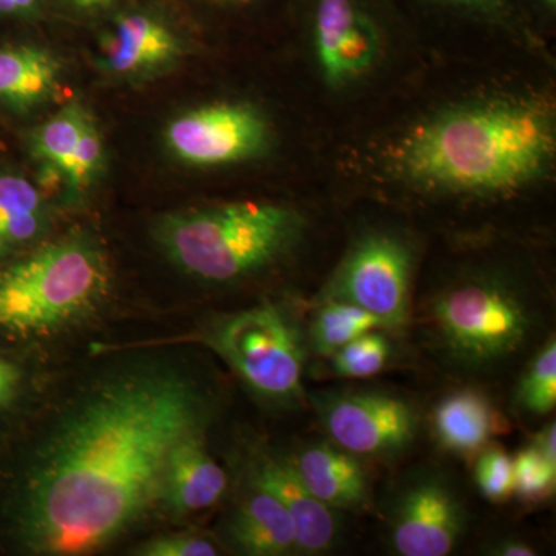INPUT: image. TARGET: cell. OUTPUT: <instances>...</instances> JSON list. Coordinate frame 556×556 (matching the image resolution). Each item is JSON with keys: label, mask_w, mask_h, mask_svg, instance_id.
Wrapping results in <instances>:
<instances>
[{"label": "cell", "mask_w": 556, "mask_h": 556, "mask_svg": "<svg viewBox=\"0 0 556 556\" xmlns=\"http://www.w3.org/2000/svg\"><path fill=\"white\" fill-rule=\"evenodd\" d=\"M109 285L108 260L89 237L47 244L0 273V328L53 331L97 308Z\"/></svg>", "instance_id": "cell-5"}, {"label": "cell", "mask_w": 556, "mask_h": 556, "mask_svg": "<svg viewBox=\"0 0 556 556\" xmlns=\"http://www.w3.org/2000/svg\"><path fill=\"white\" fill-rule=\"evenodd\" d=\"M515 405L526 415L546 416L556 405V342L551 338L527 365L515 391Z\"/></svg>", "instance_id": "cell-22"}, {"label": "cell", "mask_w": 556, "mask_h": 556, "mask_svg": "<svg viewBox=\"0 0 556 556\" xmlns=\"http://www.w3.org/2000/svg\"><path fill=\"white\" fill-rule=\"evenodd\" d=\"M388 329L379 317L353 303L324 300L309 327V345L318 356L329 357L365 332Z\"/></svg>", "instance_id": "cell-21"}, {"label": "cell", "mask_w": 556, "mask_h": 556, "mask_svg": "<svg viewBox=\"0 0 556 556\" xmlns=\"http://www.w3.org/2000/svg\"><path fill=\"white\" fill-rule=\"evenodd\" d=\"M430 324L444 356L471 372H489L525 350L536 329L526 292L500 274H471L442 289Z\"/></svg>", "instance_id": "cell-4"}, {"label": "cell", "mask_w": 556, "mask_h": 556, "mask_svg": "<svg viewBox=\"0 0 556 556\" xmlns=\"http://www.w3.org/2000/svg\"><path fill=\"white\" fill-rule=\"evenodd\" d=\"M311 402L331 442L357 457L402 455L419 431L413 404L387 391H321Z\"/></svg>", "instance_id": "cell-10"}, {"label": "cell", "mask_w": 556, "mask_h": 556, "mask_svg": "<svg viewBox=\"0 0 556 556\" xmlns=\"http://www.w3.org/2000/svg\"><path fill=\"white\" fill-rule=\"evenodd\" d=\"M251 481L273 493L287 508L294 522L299 554H328L336 547L340 536L338 511L306 489L291 457L260 455L252 467Z\"/></svg>", "instance_id": "cell-13"}, {"label": "cell", "mask_w": 556, "mask_h": 556, "mask_svg": "<svg viewBox=\"0 0 556 556\" xmlns=\"http://www.w3.org/2000/svg\"><path fill=\"white\" fill-rule=\"evenodd\" d=\"M49 223V204L38 186L20 174H0V255L38 239Z\"/></svg>", "instance_id": "cell-19"}, {"label": "cell", "mask_w": 556, "mask_h": 556, "mask_svg": "<svg viewBox=\"0 0 556 556\" xmlns=\"http://www.w3.org/2000/svg\"><path fill=\"white\" fill-rule=\"evenodd\" d=\"M49 17V0H0V22L38 24Z\"/></svg>", "instance_id": "cell-29"}, {"label": "cell", "mask_w": 556, "mask_h": 556, "mask_svg": "<svg viewBox=\"0 0 556 556\" xmlns=\"http://www.w3.org/2000/svg\"><path fill=\"white\" fill-rule=\"evenodd\" d=\"M478 455L475 479L479 490L486 500L504 503L514 495V459L500 447L482 448Z\"/></svg>", "instance_id": "cell-26"}, {"label": "cell", "mask_w": 556, "mask_h": 556, "mask_svg": "<svg viewBox=\"0 0 556 556\" xmlns=\"http://www.w3.org/2000/svg\"><path fill=\"white\" fill-rule=\"evenodd\" d=\"M199 383L174 368L137 367L105 379L53 431L28 482L24 526L35 551L89 554L159 497L167 456L206 428Z\"/></svg>", "instance_id": "cell-1"}, {"label": "cell", "mask_w": 556, "mask_h": 556, "mask_svg": "<svg viewBox=\"0 0 556 556\" xmlns=\"http://www.w3.org/2000/svg\"><path fill=\"white\" fill-rule=\"evenodd\" d=\"M397 2V0H394ZM424 16L482 30L503 33L511 38L532 39V27L521 16L514 0H404Z\"/></svg>", "instance_id": "cell-20"}, {"label": "cell", "mask_w": 556, "mask_h": 556, "mask_svg": "<svg viewBox=\"0 0 556 556\" xmlns=\"http://www.w3.org/2000/svg\"><path fill=\"white\" fill-rule=\"evenodd\" d=\"M28 144L43 174L56 177L70 197L93 188L104 172V138L93 113L80 101L67 102L39 124Z\"/></svg>", "instance_id": "cell-11"}, {"label": "cell", "mask_w": 556, "mask_h": 556, "mask_svg": "<svg viewBox=\"0 0 556 556\" xmlns=\"http://www.w3.org/2000/svg\"><path fill=\"white\" fill-rule=\"evenodd\" d=\"M306 219L291 206L263 201L223 204L166 215L155 237L189 276L214 283L241 280L298 247Z\"/></svg>", "instance_id": "cell-3"}, {"label": "cell", "mask_w": 556, "mask_h": 556, "mask_svg": "<svg viewBox=\"0 0 556 556\" xmlns=\"http://www.w3.org/2000/svg\"><path fill=\"white\" fill-rule=\"evenodd\" d=\"M138 555L142 556H214L218 555L217 544L201 535L193 533H178V535H164L150 540L138 547Z\"/></svg>", "instance_id": "cell-27"}, {"label": "cell", "mask_w": 556, "mask_h": 556, "mask_svg": "<svg viewBox=\"0 0 556 556\" xmlns=\"http://www.w3.org/2000/svg\"><path fill=\"white\" fill-rule=\"evenodd\" d=\"M466 527V511L447 482L417 478L404 486L390 519V543L402 556L452 554Z\"/></svg>", "instance_id": "cell-12"}, {"label": "cell", "mask_w": 556, "mask_h": 556, "mask_svg": "<svg viewBox=\"0 0 556 556\" xmlns=\"http://www.w3.org/2000/svg\"><path fill=\"white\" fill-rule=\"evenodd\" d=\"M207 342L258 396L280 404L302 399L305 339L278 306L265 303L226 317Z\"/></svg>", "instance_id": "cell-7"}, {"label": "cell", "mask_w": 556, "mask_h": 556, "mask_svg": "<svg viewBox=\"0 0 556 556\" xmlns=\"http://www.w3.org/2000/svg\"><path fill=\"white\" fill-rule=\"evenodd\" d=\"M306 489L336 511L365 510L371 503V484L361 457L334 442H314L291 457Z\"/></svg>", "instance_id": "cell-14"}, {"label": "cell", "mask_w": 556, "mask_h": 556, "mask_svg": "<svg viewBox=\"0 0 556 556\" xmlns=\"http://www.w3.org/2000/svg\"><path fill=\"white\" fill-rule=\"evenodd\" d=\"M200 27L206 21H255L285 7L291 11L294 0H177Z\"/></svg>", "instance_id": "cell-25"}, {"label": "cell", "mask_w": 556, "mask_h": 556, "mask_svg": "<svg viewBox=\"0 0 556 556\" xmlns=\"http://www.w3.org/2000/svg\"><path fill=\"white\" fill-rule=\"evenodd\" d=\"M556 155V116L541 97L460 102L428 116L390 153L396 177L427 192L511 195L546 177Z\"/></svg>", "instance_id": "cell-2"}, {"label": "cell", "mask_w": 556, "mask_h": 556, "mask_svg": "<svg viewBox=\"0 0 556 556\" xmlns=\"http://www.w3.org/2000/svg\"><path fill=\"white\" fill-rule=\"evenodd\" d=\"M439 445L459 456L477 455L500 430L497 415L484 394L459 390L442 399L433 412Z\"/></svg>", "instance_id": "cell-18"}, {"label": "cell", "mask_w": 556, "mask_h": 556, "mask_svg": "<svg viewBox=\"0 0 556 556\" xmlns=\"http://www.w3.org/2000/svg\"><path fill=\"white\" fill-rule=\"evenodd\" d=\"M492 555L501 556H533L536 555L535 548L529 544L521 543L518 540H506L497 543L495 547L490 551Z\"/></svg>", "instance_id": "cell-32"}, {"label": "cell", "mask_w": 556, "mask_h": 556, "mask_svg": "<svg viewBox=\"0 0 556 556\" xmlns=\"http://www.w3.org/2000/svg\"><path fill=\"white\" fill-rule=\"evenodd\" d=\"M514 459L515 490L527 503L551 500L556 489V466L532 444L519 450Z\"/></svg>", "instance_id": "cell-24"}, {"label": "cell", "mask_w": 556, "mask_h": 556, "mask_svg": "<svg viewBox=\"0 0 556 556\" xmlns=\"http://www.w3.org/2000/svg\"><path fill=\"white\" fill-rule=\"evenodd\" d=\"M415 248L401 233H362L324 291V300L353 303L379 317L388 328L404 327L409 313V288Z\"/></svg>", "instance_id": "cell-8"}, {"label": "cell", "mask_w": 556, "mask_h": 556, "mask_svg": "<svg viewBox=\"0 0 556 556\" xmlns=\"http://www.w3.org/2000/svg\"><path fill=\"white\" fill-rule=\"evenodd\" d=\"M126 2L127 0H49V17L94 27Z\"/></svg>", "instance_id": "cell-28"}, {"label": "cell", "mask_w": 556, "mask_h": 556, "mask_svg": "<svg viewBox=\"0 0 556 556\" xmlns=\"http://www.w3.org/2000/svg\"><path fill=\"white\" fill-rule=\"evenodd\" d=\"M163 139L178 163L214 169L262 159L273 148L274 130L257 105L222 101L178 113Z\"/></svg>", "instance_id": "cell-9"}, {"label": "cell", "mask_w": 556, "mask_h": 556, "mask_svg": "<svg viewBox=\"0 0 556 556\" xmlns=\"http://www.w3.org/2000/svg\"><path fill=\"white\" fill-rule=\"evenodd\" d=\"M17 380H20V372H17L16 367L0 358V405L13 394Z\"/></svg>", "instance_id": "cell-31"}, {"label": "cell", "mask_w": 556, "mask_h": 556, "mask_svg": "<svg viewBox=\"0 0 556 556\" xmlns=\"http://www.w3.org/2000/svg\"><path fill=\"white\" fill-rule=\"evenodd\" d=\"M230 541L241 554L283 556L299 554L294 522L273 493L251 481V490L233 511Z\"/></svg>", "instance_id": "cell-17"}, {"label": "cell", "mask_w": 556, "mask_h": 556, "mask_svg": "<svg viewBox=\"0 0 556 556\" xmlns=\"http://www.w3.org/2000/svg\"><path fill=\"white\" fill-rule=\"evenodd\" d=\"M533 447L541 453L548 463L556 466V428L555 422L548 424L543 430L538 431L532 441Z\"/></svg>", "instance_id": "cell-30"}, {"label": "cell", "mask_w": 556, "mask_h": 556, "mask_svg": "<svg viewBox=\"0 0 556 556\" xmlns=\"http://www.w3.org/2000/svg\"><path fill=\"white\" fill-rule=\"evenodd\" d=\"M228 489V475L204 447V431L174 445L160 482V500L175 514H192L217 504Z\"/></svg>", "instance_id": "cell-15"}, {"label": "cell", "mask_w": 556, "mask_h": 556, "mask_svg": "<svg viewBox=\"0 0 556 556\" xmlns=\"http://www.w3.org/2000/svg\"><path fill=\"white\" fill-rule=\"evenodd\" d=\"M64 62L49 47L13 43L0 47V105L16 115H30L56 100Z\"/></svg>", "instance_id": "cell-16"}, {"label": "cell", "mask_w": 556, "mask_h": 556, "mask_svg": "<svg viewBox=\"0 0 556 556\" xmlns=\"http://www.w3.org/2000/svg\"><path fill=\"white\" fill-rule=\"evenodd\" d=\"M390 357V339L380 329L358 336L329 356L332 371L339 378L348 379H367L379 375Z\"/></svg>", "instance_id": "cell-23"}, {"label": "cell", "mask_w": 556, "mask_h": 556, "mask_svg": "<svg viewBox=\"0 0 556 556\" xmlns=\"http://www.w3.org/2000/svg\"><path fill=\"white\" fill-rule=\"evenodd\" d=\"M98 28L93 64L116 86L166 78L195 50L200 24L177 0H127Z\"/></svg>", "instance_id": "cell-6"}]
</instances>
